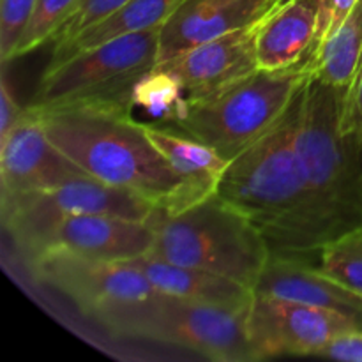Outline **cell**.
<instances>
[{"mask_svg":"<svg viewBox=\"0 0 362 362\" xmlns=\"http://www.w3.org/2000/svg\"><path fill=\"white\" fill-rule=\"evenodd\" d=\"M37 0H0V60L6 66L34 14Z\"/></svg>","mask_w":362,"mask_h":362,"instance_id":"cb8c5ba5","label":"cell"},{"mask_svg":"<svg viewBox=\"0 0 362 362\" xmlns=\"http://www.w3.org/2000/svg\"><path fill=\"white\" fill-rule=\"evenodd\" d=\"M247 310L158 292L151 299L112 315L103 325L115 334L168 343L211 361L251 362L257 359L247 339Z\"/></svg>","mask_w":362,"mask_h":362,"instance_id":"8992f818","label":"cell"},{"mask_svg":"<svg viewBox=\"0 0 362 362\" xmlns=\"http://www.w3.org/2000/svg\"><path fill=\"white\" fill-rule=\"evenodd\" d=\"M310 76L306 64L257 69L211 98L187 101L186 113L173 124L232 161L281 122Z\"/></svg>","mask_w":362,"mask_h":362,"instance_id":"5b68a950","label":"cell"},{"mask_svg":"<svg viewBox=\"0 0 362 362\" xmlns=\"http://www.w3.org/2000/svg\"><path fill=\"white\" fill-rule=\"evenodd\" d=\"M2 226L25 258L30 257L55 226L78 216H119L147 221L158 209L145 198L92 177L64 182L0 202Z\"/></svg>","mask_w":362,"mask_h":362,"instance_id":"ba28073f","label":"cell"},{"mask_svg":"<svg viewBox=\"0 0 362 362\" xmlns=\"http://www.w3.org/2000/svg\"><path fill=\"white\" fill-rule=\"evenodd\" d=\"M297 113L299 95L271 133L230 161L216 193L257 226L272 255L285 257L325 244L297 154Z\"/></svg>","mask_w":362,"mask_h":362,"instance_id":"7a4b0ae2","label":"cell"},{"mask_svg":"<svg viewBox=\"0 0 362 362\" xmlns=\"http://www.w3.org/2000/svg\"><path fill=\"white\" fill-rule=\"evenodd\" d=\"M318 253V269L362 297V226L329 240Z\"/></svg>","mask_w":362,"mask_h":362,"instance_id":"7402d4cb","label":"cell"},{"mask_svg":"<svg viewBox=\"0 0 362 362\" xmlns=\"http://www.w3.org/2000/svg\"><path fill=\"white\" fill-rule=\"evenodd\" d=\"M152 244V218L140 221L119 216H78L55 226L28 258L46 250H66L98 260L126 262L147 255Z\"/></svg>","mask_w":362,"mask_h":362,"instance_id":"4fadbf2b","label":"cell"},{"mask_svg":"<svg viewBox=\"0 0 362 362\" xmlns=\"http://www.w3.org/2000/svg\"><path fill=\"white\" fill-rule=\"evenodd\" d=\"M134 106H141L154 119L175 122L186 113L187 98L182 85L165 69L152 67L134 83L131 92Z\"/></svg>","mask_w":362,"mask_h":362,"instance_id":"44dd1931","label":"cell"},{"mask_svg":"<svg viewBox=\"0 0 362 362\" xmlns=\"http://www.w3.org/2000/svg\"><path fill=\"white\" fill-rule=\"evenodd\" d=\"M272 2L274 0H182L159 32L158 64L184 49L255 25L271 11Z\"/></svg>","mask_w":362,"mask_h":362,"instance_id":"5bb4252c","label":"cell"},{"mask_svg":"<svg viewBox=\"0 0 362 362\" xmlns=\"http://www.w3.org/2000/svg\"><path fill=\"white\" fill-rule=\"evenodd\" d=\"M27 262L42 283L62 292L101 324L159 292L124 262L98 260L66 250H46Z\"/></svg>","mask_w":362,"mask_h":362,"instance_id":"9c48e42d","label":"cell"},{"mask_svg":"<svg viewBox=\"0 0 362 362\" xmlns=\"http://www.w3.org/2000/svg\"><path fill=\"white\" fill-rule=\"evenodd\" d=\"M253 292L338 311L362 325V297L297 257L271 255Z\"/></svg>","mask_w":362,"mask_h":362,"instance_id":"2e32d148","label":"cell"},{"mask_svg":"<svg viewBox=\"0 0 362 362\" xmlns=\"http://www.w3.org/2000/svg\"><path fill=\"white\" fill-rule=\"evenodd\" d=\"M359 0H320L318 4V20H317V39H315V49L343 25L349 18L354 7ZM313 55V53H311Z\"/></svg>","mask_w":362,"mask_h":362,"instance_id":"484cf974","label":"cell"},{"mask_svg":"<svg viewBox=\"0 0 362 362\" xmlns=\"http://www.w3.org/2000/svg\"><path fill=\"white\" fill-rule=\"evenodd\" d=\"M341 122L346 129L359 134L362 140V62L352 85L343 95Z\"/></svg>","mask_w":362,"mask_h":362,"instance_id":"83f0119b","label":"cell"},{"mask_svg":"<svg viewBox=\"0 0 362 362\" xmlns=\"http://www.w3.org/2000/svg\"><path fill=\"white\" fill-rule=\"evenodd\" d=\"M320 0H285L255 23L258 69L308 64L317 39Z\"/></svg>","mask_w":362,"mask_h":362,"instance_id":"9a60e30c","label":"cell"},{"mask_svg":"<svg viewBox=\"0 0 362 362\" xmlns=\"http://www.w3.org/2000/svg\"><path fill=\"white\" fill-rule=\"evenodd\" d=\"M127 2L129 0H78L73 13L69 14L66 23L57 32L55 39H53V46L69 41L74 35L80 34L81 30L98 23V21L105 20L106 16H110L117 9L126 6Z\"/></svg>","mask_w":362,"mask_h":362,"instance_id":"d4e9b609","label":"cell"},{"mask_svg":"<svg viewBox=\"0 0 362 362\" xmlns=\"http://www.w3.org/2000/svg\"><path fill=\"white\" fill-rule=\"evenodd\" d=\"M180 2L182 0H129L126 6L106 16L105 20L90 25L69 41L53 46L48 67L57 66L76 53L95 48L122 35L163 27L166 18L177 9Z\"/></svg>","mask_w":362,"mask_h":362,"instance_id":"d6986e66","label":"cell"},{"mask_svg":"<svg viewBox=\"0 0 362 362\" xmlns=\"http://www.w3.org/2000/svg\"><path fill=\"white\" fill-rule=\"evenodd\" d=\"M345 92L311 74L299 94L296 147L325 244L362 226V140L341 122Z\"/></svg>","mask_w":362,"mask_h":362,"instance_id":"3957f363","label":"cell"},{"mask_svg":"<svg viewBox=\"0 0 362 362\" xmlns=\"http://www.w3.org/2000/svg\"><path fill=\"white\" fill-rule=\"evenodd\" d=\"M23 112L25 106L18 105L9 88V81H7L6 74H2V80H0V141L9 134V131L20 120Z\"/></svg>","mask_w":362,"mask_h":362,"instance_id":"f1b7e54d","label":"cell"},{"mask_svg":"<svg viewBox=\"0 0 362 362\" xmlns=\"http://www.w3.org/2000/svg\"><path fill=\"white\" fill-rule=\"evenodd\" d=\"M154 244L148 257L204 269L250 288L260 279L271 250L257 226L218 194L179 212L152 216Z\"/></svg>","mask_w":362,"mask_h":362,"instance_id":"277c9868","label":"cell"},{"mask_svg":"<svg viewBox=\"0 0 362 362\" xmlns=\"http://www.w3.org/2000/svg\"><path fill=\"white\" fill-rule=\"evenodd\" d=\"M317 357H327V359L346 362H362V329L331 339L317 354Z\"/></svg>","mask_w":362,"mask_h":362,"instance_id":"4316f807","label":"cell"},{"mask_svg":"<svg viewBox=\"0 0 362 362\" xmlns=\"http://www.w3.org/2000/svg\"><path fill=\"white\" fill-rule=\"evenodd\" d=\"M247 339L257 361L313 356L331 339L362 325L349 315L297 300L255 293L246 318Z\"/></svg>","mask_w":362,"mask_h":362,"instance_id":"30bf717a","label":"cell"},{"mask_svg":"<svg viewBox=\"0 0 362 362\" xmlns=\"http://www.w3.org/2000/svg\"><path fill=\"white\" fill-rule=\"evenodd\" d=\"M281 2H285V0H274V2H272V7L279 6V4H281ZM272 7H271V9H272Z\"/></svg>","mask_w":362,"mask_h":362,"instance_id":"f546056e","label":"cell"},{"mask_svg":"<svg viewBox=\"0 0 362 362\" xmlns=\"http://www.w3.org/2000/svg\"><path fill=\"white\" fill-rule=\"evenodd\" d=\"M140 271L156 288L166 296L214 306L247 310L253 300V288L237 279L204 271V269L177 265L172 262L152 258L148 255L124 262Z\"/></svg>","mask_w":362,"mask_h":362,"instance_id":"e0dca14e","label":"cell"},{"mask_svg":"<svg viewBox=\"0 0 362 362\" xmlns=\"http://www.w3.org/2000/svg\"><path fill=\"white\" fill-rule=\"evenodd\" d=\"M133 106L122 99H90L32 108L49 140L88 177L131 191L166 214H179L182 184L133 119Z\"/></svg>","mask_w":362,"mask_h":362,"instance_id":"6da1fadb","label":"cell"},{"mask_svg":"<svg viewBox=\"0 0 362 362\" xmlns=\"http://www.w3.org/2000/svg\"><path fill=\"white\" fill-rule=\"evenodd\" d=\"M76 4L78 0H37L27 30L23 32L16 46L14 59L34 52L45 42H53L57 32L66 23Z\"/></svg>","mask_w":362,"mask_h":362,"instance_id":"603a6c76","label":"cell"},{"mask_svg":"<svg viewBox=\"0 0 362 362\" xmlns=\"http://www.w3.org/2000/svg\"><path fill=\"white\" fill-rule=\"evenodd\" d=\"M156 67L179 80L189 103L211 98L258 69L255 25L184 49Z\"/></svg>","mask_w":362,"mask_h":362,"instance_id":"7c38bea8","label":"cell"},{"mask_svg":"<svg viewBox=\"0 0 362 362\" xmlns=\"http://www.w3.org/2000/svg\"><path fill=\"white\" fill-rule=\"evenodd\" d=\"M161 27L122 35L46 67L28 105L45 108L90 99L131 101L134 83L156 67Z\"/></svg>","mask_w":362,"mask_h":362,"instance_id":"52a82bcc","label":"cell"},{"mask_svg":"<svg viewBox=\"0 0 362 362\" xmlns=\"http://www.w3.org/2000/svg\"><path fill=\"white\" fill-rule=\"evenodd\" d=\"M78 177L88 175L49 140L37 110L25 106L23 115L0 141L2 198L52 189Z\"/></svg>","mask_w":362,"mask_h":362,"instance_id":"8fae6325","label":"cell"},{"mask_svg":"<svg viewBox=\"0 0 362 362\" xmlns=\"http://www.w3.org/2000/svg\"><path fill=\"white\" fill-rule=\"evenodd\" d=\"M141 127L182 184L184 211L218 193L230 165L228 159L186 134H177L144 122Z\"/></svg>","mask_w":362,"mask_h":362,"instance_id":"ac0fdd59","label":"cell"},{"mask_svg":"<svg viewBox=\"0 0 362 362\" xmlns=\"http://www.w3.org/2000/svg\"><path fill=\"white\" fill-rule=\"evenodd\" d=\"M362 62V0L341 27L332 32L310 57L306 66L324 83L349 90Z\"/></svg>","mask_w":362,"mask_h":362,"instance_id":"ffe728a7","label":"cell"}]
</instances>
